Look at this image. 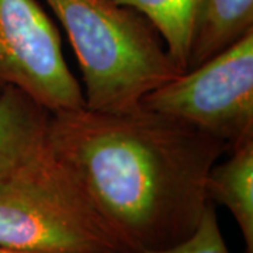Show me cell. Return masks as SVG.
I'll return each mask as SVG.
<instances>
[{"label": "cell", "instance_id": "cell-1", "mask_svg": "<svg viewBox=\"0 0 253 253\" xmlns=\"http://www.w3.org/2000/svg\"><path fill=\"white\" fill-rule=\"evenodd\" d=\"M46 145L129 249H162L199 225L210 169L228 145L148 110L51 113Z\"/></svg>", "mask_w": 253, "mask_h": 253}, {"label": "cell", "instance_id": "cell-2", "mask_svg": "<svg viewBox=\"0 0 253 253\" xmlns=\"http://www.w3.org/2000/svg\"><path fill=\"white\" fill-rule=\"evenodd\" d=\"M45 1L78 58L86 109L136 111L144 96L181 73L158 30L136 10L110 0Z\"/></svg>", "mask_w": 253, "mask_h": 253}, {"label": "cell", "instance_id": "cell-3", "mask_svg": "<svg viewBox=\"0 0 253 253\" xmlns=\"http://www.w3.org/2000/svg\"><path fill=\"white\" fill-rule=\"evenodd\" d=\"M0 246L31 253L129 249L46 141L38 154L0 177Z\"/></svg>", "mask_w": 253, "mask_h": 253}, {"label": "cell", "instance_id": "cell-4", "mask_svg": "<svg viewBox=\"0 0 253 253\" xmlns=\"http://www.w3.org/2000/svg\"><path fill=\"white\" fill-rule=\"evenodd\" d=\"M141 109L180 120L225 142L253 141V30L196 68L149 91Z\"/></svg>", "mask_w": 253, "mask_h": 253}, {"label": "cell", "instance_id": "cell-5", "mask_svg": "<svg viewBox=\"0 0 253 253\" xmlns=\"http://www.w3.org/2000/svg\"><path fill=\"white\" fill-rule=\"evenodd\" d=\"M10 86L49 113L84 107L59 30L37 0H0V91Z\"/></svg>", "mask_w": 253, "mask_h": 253}, {"label": "cell", "instance_id": "cell-6", "mask_svg": "<svg viewBox=\"0 0 253 253\" xmlns=\"http://www.w3.org/2000/svg\"><path fill=\"white\" fill-rule=\"evenodd\" d=\"M51 113L17 87L0 91V177L38 154Z\"/></svg>", "mask_w": 253, "mask_h": 253}, {"label": "cell", "instance_id": "cell-7", "mask_svg": "<svg viewBox=\"0 0 253 253\" xmlns=\"http://www.w3.org/2000/svg\"><path fill=\"white\" fill-rule=\"evenodd\" d=\"M231 152L228 161L210 169L206 194L229 210L244 236L245 253H253V141Z\"/></svg>", "mask_w": 253, "mask_h": 253}, {"label": "cell", "instance_id": "cell-8", "mask_svg": "<svg viewBox=\"0 0 253 253\" xmlns=\"http://www.w3.org/2000/svg\"><path fill=\"white\" fill-rule=\"evenodd\" d=\"M253 30V0H204L187 71L208 61Z\"/></svg>", "mask_w": 253, "mask_h": 253}, {"label": "cell", "instance_id": "cell-9", "mask_svg": "<svg viewBox=\"0 0 253 253\" xmlns=\"http://www.w3.org/2000/svg\"><path fill=\"white\" fill-rule=\"evenodd\" d=\"M136 10L151 21L173 62L187 71L190 51L197 31L204 0H110Z\"/></svg>", "mask_w": 253, "mask_h": 253}, {"label": "cell", "instance_id": "cell-10", "mask_svg": "<svg viewBox=\"0 0 253 253\" xmlns=\"http://www.w3.org/2000/svg\"><path fill=\"white\" fill-rule=\"evenodd\" d=\"M123 253H229L218 224L215 204L208 201L194 232L179 244L162 249H128Z\"/></svg>", "mask_w": 253, "mask_h": 253}, {"label": "cell", "instance_id": "cell-11", "mask_svg": "<svg viewBox=\"0 0 253 253\" xmlns=\"http://www.w3.org/2000/svg\"><path fill=\"white\" fill-rule=\"evenodd\" d=\"M0 253H31V252H24V251H17V249H10V248L0 246Z\"/></svg>", "mask_w": 253, "mask_h": 253}]
</instances>
